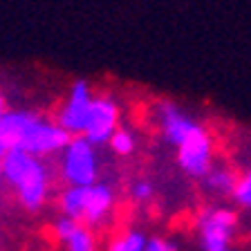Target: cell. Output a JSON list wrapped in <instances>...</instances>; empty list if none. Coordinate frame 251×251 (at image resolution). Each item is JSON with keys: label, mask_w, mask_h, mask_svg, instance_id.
Returning <instances> with one entry per match:
<instances>
[{"label": "cell", "mask_w": 251, "mask_h": 251, "mask_svg": "<svg viewBox=\"0 0 251 251\" xmlns=\"http://www.w3.org/2000/svg\"><path fill=\"white\" fill-rule=\"evenodd\" d=\"M72 144L70 132L56 124H47L31 112H2L0 117V148L9 152L14 148L25 151L29 155H47L61 151Z\"/></svg>", "instance_id": "obj_1"}, {"label": "cell", "mask_w": 251, "mask_h": 251, "mask_svg": "<svg viewBox=\"0 0 251 251\" xmlns=\"http://www.w3.org/2000/svg\"><path fill=\"white\" fill-rule=\"evenodd\" d=\"M2 175L27 211L41 209L47 198V171L36 157L18 148L2 152Z\"/></svg>", "instance_id": "obj_2"}, {"label": "cell", "mask_w": 251, "mask_h": 251, "mask_svg": "<svg viewBox=\"0 0 251 251\" xmlns=\"http://www.w3.org/2000/svg\"><path fill=\"white\" fill-rule=\"evenodd\" d=\"M61 209L63 215L76 222L99 225L112 209V188L108 184L70 186L61 198Z\"/></svg>", "instance_id": "obj_3"}, {"label": "cell", "mask_w": 251, "mask_h": 251, "mask_svg": "<svg viewBox=\"0 0 251 251\" xmlns=\"http://www.w3.org/2000/svg\"><path fill=\"white\" fill-rule=\"evenodd\" d=\"M63 177L70 186H92L97 179V159L92 144L85 137L72 139L63 152Z\"/></svg>", "instance_id": "obj_4"}, {"label": "cell", "mask_w": 251, "mask_h": 251, "mask_svg": "<svg viewBox=\"0 0 251 251\" xmlns=\"http://www.w3.org/2000/svg\"><path fill=\"white\" fill-rule=\"evenodd\" d=\"M204 251H231L229 242L235 231V213L229 209L204 211L198 220Z\"/></svg>", "instance_id": "obj_5"}, {"label": "cell", "mask_w": 251, "mask_h": 251, "mask_svg": "<svg viewBox=\"0 0 251 251\" xmlns=\"http://www.w3.org/2000/svg\"><path fill=\"white\" fill-rule=\"evenodd\" d=\"M177 159H179V166H182L188 175H193V177H204V175H209L211 139H209V135L204 132L202 126H200L198 130L177 148Z\"/></svg>", "instance_id": "obj_6"}, {"label": "cell", "mask_w": 251, "mask_h": 251, "mask_svg": "<svg viewBox=\"0 0 251 251\" xmlns=\"http://www.w3.org/2000/svg\"><path fill=\"white\" fill-rule=\"evenodd\" d=\"M94 99L90 97V90L85 81H76L70 94L68 105L63 108L58 126H63L68 132H85L90 124V112H92Z\"/></svg>", "instance_id": "obj_7"}, {"label": "cell", "mask_w": 251, "mask_h": 251, "mask_svg": "<svg viewBox=\"0 0 251 251\" xmlns=\"http://www.w3.org/2000/svg\"><path fill=\"white\" fill-rule=\"evenodd\" d=\"M117 105L110 99H94L92 103V112H90V124L85 130V139L90 144H103L110 141L112 135L117 132Z\"/></svg>", "instance_id": "obj_8"}, {"label": "cell", "mask_w": 251, "mask_h": 251, "mask_svg": "<svg viewBox=\"0 0 251 251\" xmlns=\"http://www.w3.org/2000/svg\"><path fill=\"white\" fill-rule=\"evenodd\" d=\"M159 115H162L164 135H166L168 144H173V146H177V148L200 128L191 117H186L184 112H179L173 103H162L159 105Z\"/></svg>", "instance_id": "obj_9"}, {"label": "cell", "mask_w": 251, "mask_h": 251, "mask_svg": "<svg viewBox=\"0 0 251 251\" xmlns=\"http://www.w3.org/2000/svg\"><path fill=\"white\" fill-rule=\"evenodd\" d=\"M146 235L139 233V231H128V233L119 235L108 251H146Z\"/></svg>", "instance_id": "obj_10"}, {"label": "cell", "mask_w": 251, "mask_h": 251, "mask_svg": "<svg viewBox=\"0 0 251 251\" xmlns=\"http://www.w3.org/2000/svg\"><path fill=\"white\" fill-rule=\"evenodd\" d=\"M65 247H68V251H94L97 249L92 233H90L85 226H78L68 240H65Z\"/></svg>", "instance_id": "obj_11"}, {"label": "cell", "mask_w": 251, "mask_h": 251, "mask_svg": "<svg viewBox=\"0 0 251 251\" xmlns=\"http://www.w3.org/2000/svg\"><path fill=\"white\" fill-rule=\"evenodd\" d=\"M206 184H209V188L218 191V193H233L235 186H238V182L233 179V175L226 173V171L209 173V175H206Z\"/></svg>", "instance_id": "obj_12"}, {"label": "cell", "mask_w": 251, "mask_h": 251, "mask_svg": "<svg viewBox=\"0 0 251 251\" xmlns=\"http://www.w3.org/2000/svg\"><path fill=\"white\" fill-rule=\"evenodd\" d=\"M110 144L119 155H130L132 148H135V139H132V135L128 130H117L112 135V139H110Z\"/></svg>", "instance_id": "obj_13"}, {"label": "cell", "mask_w": 251, "mask_h": 251, "mask_svg": "<svg viewBox=\"0 0 251 251\" xmlns=\"http://www.w3.org/2000/svg\"><path fill=\"white\" fill-rule=\"evenodd\" d=\"M233 198L238 200L242 206L251 209V171L247 173V177H242L240 182H238V186H235V191H233Z\"/></svg>", "instance_id": "obj_14"}, {"label": "cell", "mask_w": 251, "mask_h": 251, "mask_svg": "<svg viewBox=\"0 0 251 251\" xmlns=\"http://www.w3.org/2000/svg\"><path fill=\"white\" fill-rule=\"evenodd\" d=\"M78 226H81V225H78L76 220L68 218V215H63V218H58V220H56V225H54V231H56V235L61 238L63 242H65V240L70 238V235H72L74 231L78 229Z\"/></svg>", "instance_id": "obj_15"}, {"label": "cell", "mask_w": 251, "mask_h": 251, "mask_svg": "<svg viewBox=\"0 0 251 251\" xmlns=\"http://www.w3.org/2000/svg\"><path fill=\"white\" fill-rule=\"evenodd\" d=\"M146 251H177V247L173 242L164 240V238H151L146 245Z\"/></svg>", "instance_id": "obj_16"}, {"label": "cell", "mask_w": 251, "mask_h": 251, "mask_svg": "<svg viewBox=\"0 0 251 251\" xmlns=\"http://www.w3.org/2000/svg\"><path fill=\"white\" fill-rule=\"evenodd\" d=\"M132 195H135L137 200H148L152 195V184L151 182H137L135 186H132Z\"/></svg>", "instance_id": "obj_17"}]
</instances>
